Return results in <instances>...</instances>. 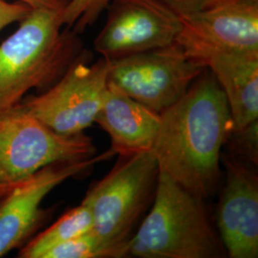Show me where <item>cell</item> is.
<instances>
[{"label": "cell", "mask_w": 258, "mask_h": 258, "mask_svg": "<svg viewBox=\"0 0 258 258\" xmlns=\"http://www.w3.org/2000/svg\"><path fill=\"white\" fill-rule=\"evenodd\" d=\"M160 114L107 85L97 122L111 139L120 157L152 151L160 127Z\"/></svg>", "instance_id": "obj_13"}, {"label": "cell", "mask_w": 258, "mask_h": 258, "mask_svg": "<svg viewBox=\"0 0 258 258\" xmlns=\"http://www.w3.org/2000/svg\"><path fill=\"white\" fill-rule=\"evenodd\" d=\"M153 205L128 241L127 256L218 258L227 254L204 206L168 176L159 172Z\"/></svg>", "instance_id": "obj_3"}, {"label": "cell", "mask_w": 258, "mask_h": 258, "mask_svg": "<svg viewBox=\"0 0 258 258\" xmlns=\"http://www.w3.org/2000/svg\"><path fill=\"white\" fill-rule=\"evenodd\" d=\"M93 229L92 212L88 205L82 202L63 214L46 231L39 233L23 247L19 257L42 258L49 249Z\"/></svg>", "instance_id": "obj_14"}, {"label": "cell", "mask_w": 258, "mask_h": 258, "mask_svg": "<svg viewBox=\"0 0 258 258\" xmlns=\"http://www.w3.org/2000/svg\"><path fill=\"white\" fill-rule=\"evenodd\" d=\"M226 184L217 209V226L228 256H258V177L249 163L222 156Z\"/></svg>", "instance_id": "obj_10"}, {"label": "cell", "mask_w": 258, "mask_h": 258, "mask_svg": "<svg viewBox=\"0 0 258 258\" xmlns=\"http://www.w3.org/2000/svg\"><path fill=\"white\" fill-rule=\"evenodd\" d=\"M32 11L25 3H8L0 0V31L14 22H18Z\"/></svg>", "instance_id": "obj_18"}, {"label": "cell", "mask_w": 258, "mask_h": 258, "mask_svg": "<svg viewBox=\"0 0 258 258\" xmlns=\"http://www.w3.org/2000/svg\"><path fill=\"white\" fill-rule=\"evenodd\" d=\"M168 9L173 11L179 17L189 15L200 9L209 0H157Z\"/></svg>", "instance_id": "obj_19"}, {"label": "cell", "mask_w": 258, "mask_h": 258, "mask_svg": "<svg viewBox=\"0 0 258 258\" xmlns=\"http://www.w3.org/2000/svg\"><path fill=\"white\" fill-rule=\"evenodd\" d=\"M180 18L182 30L176 39L180 45L258 54V0H209Z\"/></svg>", "instance_id": "obj_11"}, {"label": "cell", "mask_w": 258, "mask_h": 258, "mask_svg": "<svg viewBox=\"0 0 258 258\" xmlns=\"http://www.w3.org/2000/svg\"><path fill=\"white\" fill-rule=\"evenodd\" d=\"M128 243L121 246L104 244L91 231L49 249L42 258H120L127 256Z\"/></svg>", "instance_id": "obj_15"}, {"label": "cell", "mask_w": 258, "mask_h": 258, "mask_svg": "<svg viewBox=\"0 0 258 258\" xmlns=\"http://www.w3.org/2000/svg\"><path fill=\"white\" fill-rule=\"evenodd\" d=\"M160 117L152 148L159 172L209 197L218 183L222 148L233 130L226 96L212 72L206 68Z\"/></svg>", "instance_id": "obj_1"}, {"label": "cell", "mask_w": 258, "mask_h": 258, "mask_svg": "<svg viewBox=\"0 0 258 258\" xmlns=\"http://www.w3.org/2000/svg\"><path fill=\"white\" fill-rule=\"evenodd\" d=\"M227 144L231 145L233 155L257 166L258 120L240 131H232Z\"/></svg>", "instance_id": "obj_17"}, {"label": "cell", "mask_w": 258, "mask_h": 258, "mask_svg": "<svg viewBox=\"0 0 258 258\" xmlns=\"http://www.w3.org/2000/svg\"><path fill=\"white\" fill-rule=\"evenodd\" d=\"M159 166L152 151L120 157L118 164L95 183L83 202L93 216V231L109 246L126 245L148 204L154 197Z\"/></svg>", "instance_id": "obj_5"}, {"label": "cell", "mask_w": 258, "mask_h": 258, "mask_svg": "<svg viewBox=\"0 0 258 258\" xmlns=\"http://www.w3.org/2000/svg\"><path fill=\"white\" fill-rule=\"evenodd\" d=\"M90 60L85 51L46 92L23 99L19 106L57 134L83 133L102 107L109 70L105 57L91 64Z\"/></svg>", "instance_id": "obj_6"}, {"label": "cell", "mask_w": 258, "mask_h": 258, "mask_svg": "<svg viewBox=\"0 0 258 258\" xmlns=\"http://www.w3.org/2000/svg\"><path fill=\"white\" fill-rule=\"evenodd\" d=\"M180 46L215 77L230 107L233 132L258 120V54L199 44Z\"/></svg>", "instance_id": "obj_12"}, {"label": "cell", "mask_w": 258, "mask_h": 258, "mask_svg": "<svg viewBox=\"0 0 258 258\" xmlns=\"http://www.w3.org/2000/svg\"><path fill=\"white\" fill-rule=\"evenodd\" d=\"M95 50L108 60L169 46L182 30L181 18L157 0H111Z\"/></svg>", "instance_id": "obj_8"}, {"label": "cell", "mask_w": 258, "mask_h": 258, "mask_svg": "<svg viewBox=\"0 0 258 258\" xmlns=\"http://www.w3.org/2000/svg\"><path fill=\"white\" fill-rule=\"evenodd\" d=\"M111 0H69L61 14L63 26L80 34L99 19Z\"/></svg>", "instance_id": "obj_16"}, {"label": "cell", "mask_w": 258, "mask_h": 258, "mask_svg": "<svg viewBox=\"0 0 258 258\" xmlns=\"http://www.w3.org/2000/svg\"><path fill=\"white\" fill-rule=\"evenodd\" d=\"M63 9H32L0 44V113L33 88H49L84 54L79 34L63 26Z\"/></svg>", "instance_id": "obj_2"}, {"label": "cell", "mask_w": 258, "mask_h": 258, "mask_svg": "<svg viewBox=\"0 0 258 258\" xmlns=\"http://www.w3.org/2000/svg\"><path fill=\"white\" fill-rule=\"evenodd\" d=\"M32 9H64L69 0H20Z\"/></svg>", "instance_id": "obj_20"}, {"label": "cell", "mask_w": 258, "mask_h": 258, "mask_svg": "<svg viewBox=\"0 0 258 258\" xmlns=\"http://www.w3.org/2000/svg\"><path fill=\"white\" fill-rule=\"evenodd\" d=\"M206 68L177 43L109 60L107 85L161 114Z\"/></svg>", "instance_id": "obj_7"}, {"label": "cell", "mask_w": 258, "mask_h": 258, "mask_svg": "<svg viewBox=\"0 0 258 258\" xmlns=\"http://www.w3.org/2000/svg\"><path fill=\"white\" fill-rule=\"evenodd\" d=\"M116 155L108 149L100 155L45 166L17 184L0 204V257L19 247L46 217L40 205L47 194L66 180L86 172Z\"/></svg>", "instance_id": "obj_9"}, {"label": "cell", "mask_w": 258, "mask_h": 258, "mask_svg": "<svg viewBox=\"0 0 258 258\" xmlns=\"http://www.w3.org/2000/svg\"><path fill=\"white\" fill-rule=\"evenodd\" d=\"M97 152L83 133L63 136L23 110L19 104L0 113V199L41 168L83 161Z\"/></svg>", "instance_id": "obj_4"}]
</instances>
